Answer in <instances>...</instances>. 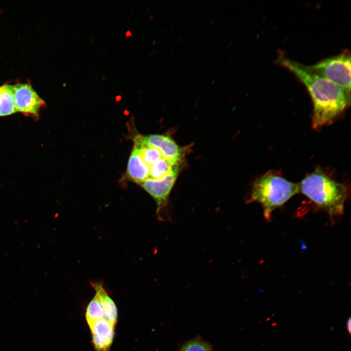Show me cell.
<instances>
[{
    "mask_svg": "<svg viewBox=\"0 0 351 351\" xmlns=\"http://www.w3.org/2000/svg\"><path fill=\"white\" fill-rule=\"evenodd\" d=\"M180 351H212L210 346L204 341L195 339L185 343Z\"/></svg>",
    "mask_w": 351,
    "mask_h": 351,
    "instance_id": "cell-14",
    "label": "cell"
},
{
    "mask_svg": "<svg viewBox=\"0 0 351 351\" xmlns=\"http://www.w3.org/2000/svg\"><path fill=\"white\" fill-rule=\"evenodd\" d=\"M162 31H163V30H162V29H161V30H160V33H162Z\"/></svg>",
    "mask_w": 351,
    "mask_h": 351,
    "instance_id": "cell-35",
    "label": "cell"
},
{
    "mask_svg": "<svg viewBox=\"0 0 351 351\" xmlns=\"http://www.w3.org/2000/svg\"><path fill=\"white\" fill-rule=\"evenodd\" d=\"M223 78H224V76H222V77H221V78H220V81H221L222 79H223Z\"/></svg>",
    "mask_w": 351,
    "mask_h": 351,
    "instance_id": "cell-29",
    "label": "cell"
},
{
    "mask_svg": "<svg viewBox=\"0 0 351 351\" xmlns=\"http://www.w3.org/2000/svg\"><path fill=\"white\" fill-rule=\"evenodd\" d=\"M174 25V22L173 21L172 22H171L170 26L172 27V26H173Z\"/></svg>",
    "mask_w": 351,
    "mask_h": 351,
    "instance_id": "cell-25",
    "label": "cell"
},
{
    "mask_svg": "<svg viewBox=\"0 0 351 351\" xmlns=\"http://www.w3.org/2000/svg\"><path fill=\"white\" fill-rule=\"evenodd\" d=\"M166 32H167V30H165V31H164V33H164V35H165L166 33Z\"/></svg>",
    "mask_w": 351,
    "mask_h": 351,
    "instance_id": "cell-32",
    "label": "cell"
},
{
    "mask_svg": "<svg viewBox=\"0 0 351 351\" xmlns=\"http://www.w3.org/2000/svg\"><path fill=\"white\" fill-rule=\"evenodd\" d=\"M215 80H216L215 78H214V79L212 80V81L211 82V84L212 85L214 84L215 83Z\"/></svg>",
    "mask_w": 351,
    "mask_h": 351,
    "instance_id": "cell-20",
    "label": "cell"
},
{
    "mask_svg": "<svg viewBox=\"0 0 351 351\" xmlns=\"http://www.w3.org/2000/svg\"><path fill=\"white\" fill-rule=\"evenodd\" d=\"M162 39V37H161L160 38H159L158 39V41H161Z\"/></svg>",
    "mask_w": 351,
    "mask_h": 351,
    "instance_id": "cell-27",
    "label": "cell"
},
{
    "mask_svg": "<svg viewBox=\"0 0 351 351\" xmlns=\"http://www.w3.org/2000/svg\"><path fill=\"white\" fill-rule=\"evenodd\" d=\"M16 112L13 85L4 84L0 86V117L8 116Z\"/></svg>",
    "mask_w": 351,
    "mask_h": 351,
    "instance_id": "cell-11",
    "label": "cell"
},
{
    "mask_svg": "<svg viewBox=\"0 0 351 351\" xmlns=\"http://www.w3.org/2000/svg\"><path fill=\"white\" fill-rule=\"evenodd\" d=\"M214 21H215V20H214V19H213V20L211 21V22H210V25H213V23L214 22Z\"/></svg>",
    "mask_w": 351,
    "mask_h": 351,
    "instance_id": "cell-21",
    "label": "cell"
},
{
    "mask_svg": "<svg viewBox=\"0 0 351 351\" xmlns=\"http://www.w3.org/2000/svg\"><path fill=\"white\" fill-rule=\"evenodd\" d=\"M308 66L315 73L351 92V53L349 50Z\"/></svg>",
    "mask_w": 351,
    "mask_h": 351,
    "instance_id": "cell-4",
    "label": "cell"
},
{
    "mask_svg": "<svg viewBox=\"0 0 351 351\" xmlns=\"http://www.w3.org/2000/svg\"><path fill=\"white\" fill-rule=\"evenodd\" d=\"M180 17H181L180 15L178 16L177 17V20H179V19L180 18Z\"/></svg>",
    "mask_w": 351,
    "mask_h": 351,
    "instance_id": "cell-30",
    "label": "cell"
},
{
    "mask_svg": "<svg viewBox=\"0 0 351 351\" xmlns=\"http://www.w3.org/2000/svg\"><path fill=\"white\" fill-rule=\"evenodd\" d=\"M215 60H214L213 61L212 64H214V63L215 62Z\"/></svg>",
    "mask_w": 351,
    "mask_h": 351,
    "instance_id": "cell-34",
    "label": "cell"
},
{
    "mask_svg": "<svg viewBox=\"0 0 351 351\" xmlns=\"http://www.w3.org/2000/svg\"><path fill=\"white\" fill-rule=\"evenodd\" d=\"M234 41V39L231 40L229 42V43L227 44L226 47L228 48L230 47Z\"/></svg>",
    "mask_w": 351,
    "mask_h": 351,
    "instance_id": "cell-16",
    "label": "cell"
},
{
    "mask_svg": "<svg viewBox=\"0 0 351 351\" xmlns=\"http://www.w3.org/2000/svg\"><path fill=\"white\" fill-rule=\"evenodd\" d=\"M153 18H154V15H151L149 17L148 19H149V20H152L153 19Z\"/></svg>",
    "mask_w": 351,
    "mask_h": 351,
    "instance_id": "cell-19",
    "label": "cell"
},
{
    "mask_svg": "<svg viewBox=\"0 0 351 351\" xmlns=\"http://www.w3.org/2000/svg\"><path fill=\"white\" fill-rule=\"evenodd\" d=\"M221 25V22H219V23L217 24V26L219 27Z\"/></svg>",
    "mask_w": 351,
    "mask_h": 351,
    "instance_id": "cell-28",
    "label": "cell"
},
{
    "mask_svg": "<svg viewBox=\"0 0 351 351\" xmlns=\"http://www.w3.org/2000/svg\"><path fill=\"white\" fill-rule=\"evenodd\" d=\"M351 317L350 316L347 322V329L349 334L351 333Z\"/></svg>",
    "mask_w": 351,
    "mask_h": 351,
    "instance_id": "cell-15",
    "label": "cell"
},
{
    "mask_svg": "<svg viewBox=\"0 0 351 351\" xmlns=\"http://www.w3.org/2000/svg\"><path fill=\"white\" fill-rule=\"evenodd\" d=\"M92 285L96 291V295L102 308L104 312V318L114 326L117 321V310L116 306L108 295L107 292L100 282H93Z\"/></svg>",
    "mask_w": 351,
    "mask_h": 351,
    "instance_id": "cell-10",
    "label": "cell"
},
{
    "mask_svg": "<svg viewBox=\"0 0 351 351\" xmlns=\"http://www.w3.org/2000/svg\"><path fill=\"white\" fill-rule=\"evenodd\" d=\"M150 167L133 149L128 160L126 173L133 181L140 183L149 177Z\"/></svg>",
    "mask_w": 351,
    "mask_h": 351,
    "instance_id": "cell-9",
    "label": "cell"
},
{
    "mask_svg": "<svg viewBox=\"0 0 351 351\" xmlns=\"http://www.w3.org/2000/svg\"><path fill=\"white\" fill-rule=\"evenodd\" d=\"M142 142L157 149L162 156L173 165H179L183 156L181 149L168 136L152 134L146 136L139 135Z\"/></svg>",
    "mask_w": 351,
    "mask_h": 351,
    "instance_id": "cell-7",
    "label": "cell"
},
{
    "mask_svg": "<svg viewBox=\"0 0 351 351\" xmlns=\"http://www.w3.org/2000/svg\"><path fill=\"white\" fill-rule=\"evenodd\" d=\"M17 112L38 119L40 109L46 104L32 87L27 83L13 85Z\"/></svg>",
    "mask_w": 351,
    "mask_h": 351,
    "instance_id": "cell-6",
    "label": "cell"
},
{
    "mask_svg": "<svg viewBox=\"0 0 351 351\" xmlns=\"http://www.w3.org/2000/svg\"><path fill=\"white\" fill-rule=\"evenodd\" d=\"M230 69H231V68H230V67L228 68V69H227V71H226V72H227V73H228V72L230 71Z\"/></svg>",
    "mask_w": 351,
    "mask_h": 351,
    "instance_id": "cell-26",
    "label": "cell"
},
{
    "mask_svg": "<svg viewBox=\"0 0 351 351\" xmlns=\"http://www.w3.org/2000/svg\"><path fill=\"white\" fill-rule=\"evenodd\" d=\"M220 3V1H218L217 2L216 5L218 6L219 5Z\"/></svg>",
    "mask_w": 351,
    "mask_h": 351,
    "instance_id": "cell-24",
    "label": "cell"
},
{
    "mask_svg": "<svg viewBox=\"0 0 351 351\" xmlns=\"http://www.w3.org/2000/svg\"><path fill=\"white\" fill-rule=\"evenodd\" d=\"M102 318H104L103 311L98 297L95 295L87 307L86 319L89 326Z\"/></svg>",
    "mask_w": 351,
    "mask_h": 351,
    "instance_id": "cell-13",
    "label": "cell"
},
{
    "mask_svg": "<svg viewBox=\"0 0 351 351\" xmlns=\"http://www.w3.org/2000/svg\"><path fill=\"white\" fill-rule=\"evenodd\" d=\"M209 88V86H207V87L205 88V90H208Z\"/></svg>",
    "mask_w": 351,
    "mask_h": 351,
    "instance_id": "cell-33",
    "label": "cell"
},
{
    "mask_svg": "<svg viewBox=\"0 0 351 351\" xmlns=\"http://www.w3.org/2000/svg\"><path fill=\"white\" fill-rule=\"evenodd\" d=\"M89 326L92 334L95 351H109L113 340L115 326L104 318Z\"/></svg>",
    "mask_w": 351,
    "mask_h": 351,
    "instance_id": "cell-8",
    "label": "cell"
},
{
    "mask_svg": "<svg viewBox=\"0 0 351 351\" xmlns=\"http://www.w3.org/2000/svg\"><path fill=\"white\" fill-rule=\"evenodd\" d=\"M299 192V185L284 177L280 172L269 171L254 182L248 202L261 204L265 218L270 221L272 212Z\"/></svg>",
    "mask_w": 351,
    "mask_h": 351,
    "instance_id": "cell-3",
    "label": "cell"
},
{
    "mask_svg": "<svg viewBox=\"0 0 351 351\" xmlns=\"http://www.w3.org/2000/svg\"><path fill=\"white\" fill-rule=\"evenodd\" d=\"M277 62L304 84L313 104L312 127L315 130L332 125L351 105V92L312 71L307 65L278 55Z\"/></svg>",
    "mask_w": 351,
    "mask_h": 351,
    "instance_id": "cell-1",
    "label": "cell"
},
{
    "mask_svg": "<svg viewBox=\"0 0 351 351\" xmlns=\"http://www.w3.org/2000/svg\"><path fill=\"white\" fill-rule=\"evenodd\" d=\"M180 39H181V38H180V37H178V38H177V40H176V42H177V43H178V42L180 41Z\"/></svg>",
    "mask_w": 351,
    "mask_h": 351,
    "instance_id": "cell-22",
    "label": "cell"
},
{
    "mask_svg": "<svg viewBox=\"0 0 351 351\" xmlns=\"http://www.w3.org/2000/svg\"><path fill=\"white\" fill-rule=\"evenodd\" d=\"M233 58H234L233 56L230 57L226 61L227 63H230L232 61Z\"/></svg>",
    "mask_w": 351,
    "mask_h": 351,
    "instance_id": "cell-17",
    "label": "cell"
},
{
    "mask_svg": "<svg viewBox=\"0 0 351 351\" xmlns=\"http://www.w3.org/2000/svg\"><path fill=\"white\" fill-rule=\"evenodd\" d=\"M194 1V0H190V1H192H192Z\"/></svg>",
    "mask_w": 351,
    "mask_h": 351,
    "instance_id": "cell-36",
    "label": "cell"
},
{
    "mask_svg": "<svg viewBox=\"0 0 351 351\" xmlns=\"http://www.w3.org/2000/svg\"><path fill=\"white\" fill-rule=\"evenodd\" d=\"M189 55L187 54L185 56V58L186 59L188 57Z\"/></svg>",
    "mask_w": 351,
    "mask_h": 351,
    "instance_id": "cell-31",
    "label": "cell"
},
{
    "mask_svg": "<svg viewBox=\"0 0 351 351\" xmlns=\"http://www.w3.org/2000/svg\"><path fill=\"white\" fill-rule=\"evenodd\" d=\"M173 93H171V96H173Z\"/></svg>",
    "mask_w": 351,
    "mask_h": 351,
    "instance_id": "cell-37",
    "label": "cell"
},
{
    "mask_svg": "<svg viewBox=\"0 0 351 351\" xmlns=\"http://www.w3.org/2000/svg\"><path fill=\"white\" fill-rule=\"evenodd\" d=\"M179 171V167L162 178H148L140 184L154 199L156 204V215L160 221H170L168 200Z\"/></svg>",
    "mask_w": 351,
    "mask_h": 351,
    "instance_id": "cell-5",
    "label": "cell"
},
{
    "mask_svg": "<svg viewBox=\"0 0 351 351\" xmlns=\"http://www.w3.org/2000/svg\"><path fill=\"white\" fill-rule=\"evenodd\" d=\"M179 167V165H173L166 158H162L150 167L148 178H162Z\"/></svg>",
    "mask_w": 351,
    "mask_h": 351,
    "instance_id": "cell-12",
    "label": "cell"
},
{
    "mask_svg": "<svg viewBox=\"0 0 351 351\" xmlns=\"http://www.w3.org/2000/svg\"><path fill=\"white\" fill-rule=\"evenodd\" d=\"M156 40H153V41L152 42V45H154L156 44Z\"/></svg>",
    "mask_w": 351,
    "mask_h": 351,
    "instance_id": "cell-23",
    "label": "cell"
},
{
    "mask_svg": "<svg viewBox=\"0 0 351 351\" xmlns=\"http://www.w3.org/2000/svg\"><path fill=\"white\" fill-rule=\"evenodd\" d=\"M299 185V192L325 211L330 218L333 219L343 214L348 196L347 187L321 168H316L307 175Z\"/></svg>",
    "mask_w": 351,
    "mask_h": 351,
    "instance_id": "cell-2",
    "label": "cell"
},
{
    "mask_svg": "<svg viewBox=\"0 0 351 351\" xmlns=\"http://www.w3.org/2000/svg\"><path fill=\"white\" fill-rule=\"evenodd\" d=\"M186 6H183V7L181 8V11H180L181 12H182L184 11L186 9Z\"/></svg>",
    "mask_w": 351,
    "mask_h": 351,
    "instance_id": "cell-18",
    "label": "cell"
}]
</instances>
